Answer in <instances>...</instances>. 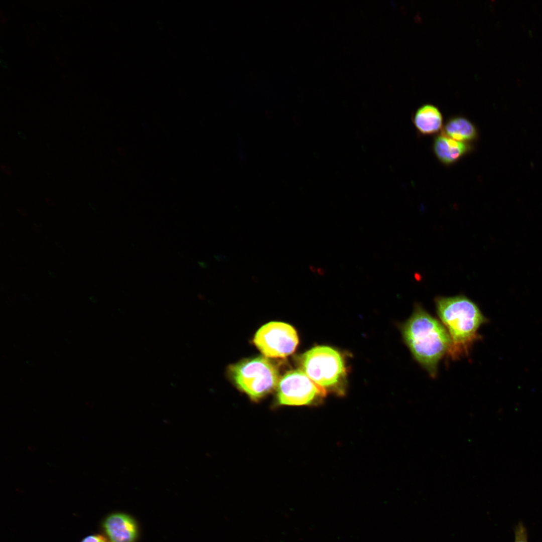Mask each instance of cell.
<instances>
[{"mask_svg": "<svg viewBox=\"0 0 542 542\" xmlns=\"http://www.w3.org/2000/svg\"><path fill=\"white\" fill-rule=\"evenodd\" d=\"M403 340L414 359L431 377L437 376L441 360L451 344L448 331L440 320L416 303L413 313L400 326Z\"/></svg>", "mask_w": 542, "mask_h": 542, "instance_id": "cell-1", "label": "cell"}, {"mask_svg": "<svg viewBox=\"0 0 542 542\" xmlns=\"http://www.w3.org/2000/svg\"><path fill=\"white\" fill-rule=\"evenodd\" d=\"M434 303L451 341L447 357L455 361L468 357L474 344L482 340L478 330L489 322L488 319L474 302L463 295L437 296Z\"/></svg>", "mask_w": 542, "mask_h": 542, "instance_id": "cell-2", "label": "cell"}, {"mask_svg": "<svg viewBox=\"0 0 542 542\" xmlns=\"http://www.w3.org/2000/svg\"><path fill=\"white\" fill-rule=\"evenodd\" d=\"M229 373L237 386L254 400L272 391L280 379L277 366L263 356L234 364L230 366Z\"/></svg>", "mask_w": 542, "mask_h": 542, "instance_id": "cell-3", "label": "cell"}, {"mask_svg": "<svg viewBox=\"0 0 542 542\" xmlns=\"http://www.w3.org/2000/svg\"><path fill=\"white\" fill-rule=\"evenodd\" d=\"M302 370L324 389L336 387L344 379L345 367L339 352L325 346H316L301 358Z\"/></svg>", "mask_w": 542, "mask_h": 542, "instance_id": "cell-4", "label": "cell"}, {"mask_svg": "<svg viewBox=\"0 0 542 542\" xmlns=\"http://www.w3.org/2000/svg\"><path fill=\"white\" fill-rule=\"evenodd\" d=\"M253 342L268 357H285L293 353L299 343L296 330L291 325L281 322H270L256 332Z\"/></svg>", "mask_w": 542, "mask_h": 542, "instance_id": "cell-5", "label": "cell"}, {"mask_svg": "<svg viewBox=\"0 0 542 542\" xmlns=\"http://www.w3.org/2000/svg\"><path fill=\"white\" fill-rule=\"evenodd\" d=\"M277 388L278 401L281 405L309 404L323 397L326 393V390L312 380L302 369L287 372L280 378Z\"/></svg>", "mask_w": 542, "mask_h": 542, "instance_id": "cell-6", "label": "cell"}, {"mask_svg": "<svg viewBox=\"0 0 542 542\" xmlns=\"http://www.w3.org/2000/svg\"><path fill=\"white\" fill-rule=\"evenodd\" d=\"M100 527L108 542H136L138 538L137 522L124 513H109L103 518Z\"/></svg>", "mask_w": 542, "mask_h": 542, "instance_id": "cell-7", "label": "cell"}, {"mask_svg": "<svg viewBox=\"0 0 542 542\" xmlns=\"http://www.w3.org/2000/svg\"><path fill=\"white\" fill-rule=\"evenodd\" d=\"M468 149L465 143L456 141L443 134L438 136L434 144L436 155L445 164H450L458 161Z\"/></svg>", "mask_w": 542, "mask_h": 542, "instance_id": "cell-8", "label": "cell"}, {"mask_svg": "<svg viewBox=\"0 0 542 542\" xmlns=\"http://www.w3.org/2000/svg\"><path fill=\"white\" fill-rule=\"evenodd\" d=\"M414 123L422 133L431 134L439 131L442 126L443 117L439 109L432 104H424L414 114Z\"/></svg>", "mask_w": 542, "mask_h": 542, "instance_id": "cell-9", "label": "cell"}, {"mask_svg": "<svg viewBox=\"0 0 542 542\" xmlns=\"http://www.w3.org/2000/svg\"><path fill=\"white\" fill-rule=\"evenodd\" d=\"M444 131L445 136L461 142L473 140L477 133L473 124L462 117H454L449 120Z\"/></svg>", "mask_w": 542, "mask_h": 542, "instance_id": "cell-10", "label": "cell"}, {"mask_svg": "<svg viewBox=\"0 0 542 542\" xmlns=\"http://www.w3.org/2000/svg\"><path fill=\"white\" fill-rule=\"evenodd\" d=\"M80 542H108L104 535L99 533H91L83 537Z\"/></svg>", "mask_w": 542, "mask_h": 542, "instance_id": "cell-11", "label": "cell"}, {"mask_svg": "<svg viewBox=\"0 0 542 542\" xmlns=\"http://www.w3.org/2000/svg\"><path fill=\"white\" fill-rule=\"evenodd\" d=\"M515 542H527L525 529L521 524L516 527Z\"/></svg>", "mask_w": 542, "mask_h": 542, "instance_id": "cell-12", "label": "cell"}, {"mask_svg": "<svg viewBox=\"0 0 542 542\" xmlns=\"http://www.w3.org/2000/svg\"><path fill=\"white\" fill-rule=\"evenodd\" d=\"M1 170L6 174L10 175L12 173V171L11 168L7 165H2L1 166Z\"/></svg>", "mask_w": 542, "mask_h": 542, "instance_id": "cell-13", "label": "cell"}]
</instances>
